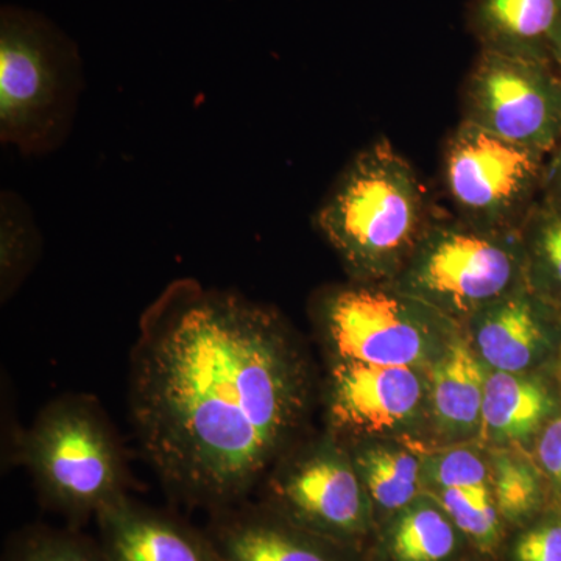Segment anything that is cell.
<instances>
[{"mask_svg": "<svg viewBox=\"0 0 561 561\" xmlns=\"http://www.w3.org/2000/svg\"><path fill=\"white\" fill-rule=\"evenodd\" d=\"M308 367L279 313L238 291L173 280L139 320L128 404L169 493L243 504L301 423Z\"/></svg>", "mask_w": 561, "mask_h": 561, "instance_id": "1", "label": "cell"}, {"mask_svg": "<svg viewBox=\"0 0 561 561\" xmlns=\"http://www.w3.org/2000/svg\"><path fill=\"white\" fill-rule=\"evenodd\" d=\"M434 497L474 548L485 553L500 548L504 537V519L490 486L440 490Z\"/></svg>", "mask_w": 561, "mask_h": 561, "instance_id": "21", "label": "cell"}, {"mask_svg": "<svg viewBox=\"0 0 561 561\" xmlns=\"http://www.w3.org/2000/svg\"><path fill=\"white\" fill-rule=\"evenodd\" d=\"M0 224V290L7 301L38 260L41 238L32 214L10 192L2 195Z\"/></svg>", "mask_w": 561, "mask_h": 561, "instance_id": "20", "label": "cell"}, {"mask_svg": "<svg viewBox=\"0 0 561 561\" xmlns=\"http://www.w3.org/2000/svg\"><path fill=\"white\" fill-rule=\"evenodd\" d=\"M415 367L337 360L330 382V419L337 431L375 434L411 421L424 400Z\"/></svg>", "mask_w": 561, "mask_h": 561, "instance_id": "10", "label": "cell"}, {"mask_svg": "<svg viewBox=\"0 0 561 561\" xmlns=\"http://www.w3.org/2000/svg\"><path fill=\"white\" fill-rule=\"evenodd\" d=\"M522 236L527 286L561 312V206L541 198L524 221Z\"/></svg>", "mask_w": 561, "mask_h": 561, "instance_id": "19", "label": "cell"}, {"mask_svg": "<svg viewBox=\"0 0 561 561\" xmlns=\"http://www.w3.org/2000/svg\"><path fill=\"white\" fill-rule=\"evenodd\" d=\"M486 373L474 351L451 339L432 373V408L446 435L461 437L481 430Z\"/></svg>", "mask_w": 561, "mask_h": 561, "instance_id": "15", "label": "cell"}, {"mask_svg": "<svg viewBox=\"0 0 561 561\" xmlns=\"http://www.w3.org/2000/svg\"><path fill=\"white\" fill-rule=\"evenodd\" d=\"M546 160V154L461 121L443 157V179L457 217L489 230H522L541 201Z\"/></svg>", "mask_w": 561, "mask_h": 561, "instance_id": "7", "label": "cell"}, {"mask_svg": "<svg viewBox=\"0 0 561 561\" xmlns=\"http://www.w3.org/2000/svg\"><path fill=\"white\" fill-rule=\"evenodd\" d=\"M465 540L440 502L419 496L390 516L382 551L387 561H454Z\"/></svg>", "mask_w": 561, "mask_h": 561, "instance_id": "17", "label": "cell"}, {"mask_svg": "<svg viewBox=\"0 0 561 561\" xmlns=\"http://www.w3.org/2000/svg\"><path fill=\"white\" fill-rule=\"evenodd\" d=\"M512 561H561V522L552 519L522 531L513 541Z\"/></svg>", "mask_w": 561, "mask_h": 561, "instance_id": "25", "label": "cell"}, {"mask_svg": "<svg viewBox=\"0 0 561 561\" xmlns=\"http://www.w3.org/2000/svg\"><path fill=\"white\" fill-rule=\"evenodd\" d=\"M267 508L302 530L351 546L371 530L375 511L353 457L320 442L267 478Z\"/></svg>", "mask_w": 561, "mask_h": 561, "instance_id": "9", "label": "cell"}, {"mask_svg": "<svg viewBox=\"0 0 561 561\" xmlns=\"http://www.w3.org/2000/svg\"><path fill=\"white\" fill-rule=\"evenodd\" d=\"M560 378H561V357H560Z\"/></svg>", "mask_w": 561, "mask_h": 561, "instance_id": "28", "label": "cell"}, {"mask_svg": "<svg viewBox=\"0 0 561 561\" xmlns=\"http://www.w3.org/2000/svg\"><path fill=\"white\" fill-rule=\"evenodd\" d=\"M317 316L337 360L416 367L451 331L454 320L389 287H339L317 305Z\"/></svg>", "mask_w": 561, "mask_h": 561, "instance_id": "6", "label": "cell"}, {"mask_svg": "<svg viewBox=\"0 0 561 561\" xmlns=\"http://www.w3.org/2000/svg\"><path fill=\"white\" fill-rule=\"evenodd\" d=\"M424 481L438 491L449 489H482L490 486L485 461L472 451L456 449L432 456L421 463Z\"/></svg>", "mask_w": 561, "mask_h": 561, "instance_id": "24", "label": "cell"}, {"mask_svg": "<svg viewBox=\"0 0 561 561\" xmlns=\"http://www.w3.org/2000/svg\"><path fill=\"white\" fill-rule=\"evenodd\" d=\"M431 219L426 191L411 162L379 139L350 162L316 224L357 279L390 283Z\"/></svg>", "mask_w": 561, "mask_h": 561, "instance_id": "2", "label": "cell"}, {"mask_svg": "<svg viewBox=\"0 0 561 561\" xmlns=\"http://www.w3.org/2000/svg\"><path fill=\"white\" fill-rule=\"evenodd\" d=\"M493 496L504 523L522 524L541 502V483L529 461L511 453L493 459Z\"/></svg>", "mask_w": 561, "mask_h": 561, "instance_id": "23", "label": "cell"}, {"mask_svg": "<svg viewBox=\"0 0 561 561\" xmlns=\"http://www.w3.org/2000/svg\"><path fill=\"white\" fill-rule=\"evenodd\" d=\"M220 561H351L348 546L294 526L265 507L210 513L205 530Z\"/></svg>", "mask_w": 561, "mask_h": 561, "instance_id": "13", "label": "cell"}, {"mask_svg": "<svg viewBox=\"0 0 561 561\" xmlns=\"http://www.w3.org/2000/svg\"><path fill=\"white\" fill-rule=\"evenodd\" d=\"M83 90L76 43L35 11H0V139L25 154L57 150Z\"/></svg>", "mask_w": 561, "mask_h": 561, "instance_id": "3", "label": "cell"}, {"mask_svg": "<svg viewBox=\"0 0 561 561\" xmlns=\"http://www.w3.org/2000/svg\"><path fill=\"white\" fill-rule=\"evenodd\" d=\"M353 463L375 513L394 515L420 496L423 470L411 453L371 446L354 454Z\"/></svg>", "mask_w": 561, "mask_h": 561, "instance_id": "18", "label": "cell"}, {"mask_svg": "<svg viewBox=\"0 0 561 561\" xmlns=\"http://www.w3.org/2000/svg\"><path fill=\"white\" fill-rule=\"evenodd\" d=\"M95 522L106 561H220L206 531L128 494L102 508Z\"/></svg>", "mask_w": 561, "mask_h": 561, "instance_id": "12", "label": "cell"}, {"mask_svg": "<svg viewBox=\"0 0 561 561\" xmlns=\"http://www.w3.org/2000/svg\"><path fill=\"white\" fill-rule=\"evenodd\" d=\"M553 411L541 382L519 373H486L481 431L490 442H522L538 431Z\"/></svg>", "mask_w": 561, "mask_h": 561, "instance_id": "16", "label": "cell"}, {"mask_svg": "<svg viewBox=\"0 0 561 561\" xmlns=\"http://www.w3.org/2000/svg\"><path fill=\"white\" fill-rule=\"evenodd\" d=\"M14 454L44 505L70 522L95 518L127 496L124 448L95 398L66 394L49 402L18 437Z\"/></svg>", "mask_w": 561, "mask_h": 561, "instance_id": "4", "label": "cell"}, {"mask_svg": "<svg viewBox=\"0 0 561 561\" xmlns=\"http://www.w3.org/2000/svg\"><path fill=\"white\" fill-rule=\"evenodd\" d=\"M522 230H489L432 216L390 286L445 313L470 320L526 286Z\"/></svg>", "mask_w": 561, "mask_h": 561, "instance_id": "5", "label": "cell"}, {"mask_svg": "<svg viewBox=\"0 0 561 561\" xmlns=\"http://www.w3.org/2000/svg\"><path fill=\"white\" fill-rule=\"evenodd\" d=\"M474 346L491 370L526 373L561 339V312L529 286L470 319Z\"/></svg>", "mask_w": 561, "mask_h": 561, "instance_id": "11", "label": "cell"}, {"mask_svg": "<svg viewBox=\"0 0 561 561\" xmlns=\"http://www.w3.org/2000/svg\"><path fill=\"white\" fill-rule=\"evenodd\" d=\"M560 73H561V70H560Z\"/></svg>", "mask_w": 561, "mask_h": 561, "instance_id": "29", "label": "cell"}, {"mask_svg": "<svg viewBox=\"0 0 561 561\" xmlns=\"http://www.w3.org/2000/svg\"><path fill=\"white\" fill-rule=\"evenodd\" d=\"M542 201L561 206V142L546 160L545 179H542Z\"/></svg>", "mask_w": 561, "mask_h": 561, "instance_id": "27", "label": "cell"}, {"mask_svg": "<svg viewBox=\"0 0 561 561\" xmlns=\"http://www.w3.org/2000/svg\"><path fill=\"white\" fill-rule=\"evenodd\" d=\"M468 22L481 50L561 70V0H472Z\"/></svg>", "mask_w": 561, "mask_h": 561, "instance_id": "14", "label": "cell"}, {"mask_svg": "<svg viewBox=\"0 0 561 561\" xmlns=\"http://www.w3.org/2000/svg\"><path fill=\"white\" fill-rule=\"evenodd\" d=\"M537 456L542 471L561 490V416L541 432Z\"/></svg>", "mask_w": 561, "mask_h": 561, "instance_id": "26", "label": "cell"}, {"mask_svg": "<svg viewBox=\"0 0 561 561\" xmlns=\"http://www.w3.org/2000/svg\"><path fill=\"white\" fill-rule=\"evenodd\" d=\"M2 561H106L99 541L79 531L25 527L7 541Z\"/></svg>", "mask_w": 561, "mask_h": 561, "instance_id": "22", "label": "cell"}, {"mask_svg": "<svg viewBox=\"0 0 561 561\" xmlns=\"http://www.w3.org/2000/svg\"><path fill=\"white\" fill-rule=\"evenodd\" d=\"M461 121L549 157L561 142L560 70L481 50L465 83Z\"/></svg>", "mask_w": 561, "mask_h": 561, "instance_id": "8", "label": "cell"}]
</instances>
